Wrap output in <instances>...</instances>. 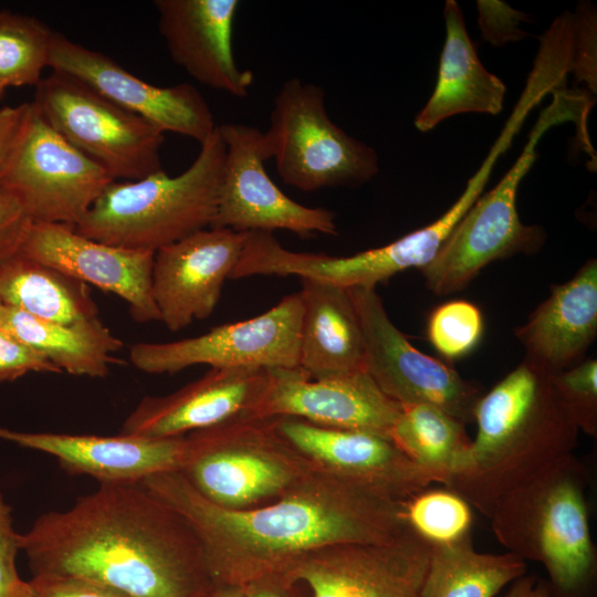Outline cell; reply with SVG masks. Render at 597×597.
Here are the masks:
<instances>
[{
    "label": "cell",
    "mask_w": 597,
    "mask_h": 597,
    "mask_svg": "<svg viewBox=\"0 0 597 597\" xmlns=\"http://www.w3.org/2000/svg\"><path fill=\"white\" fill-rule=\"evenodd\" d=\"M588 484L587 467L572 453L507 493L489 517L509 553L543 565L551 597H595Z\"/></svg>",
    "instance_id": "obj_4"
},
{
    "label": "cell",
    "mask_w": 597,
    "mask_h": 597,
    "mask_svg": "<svg viewBox=\"0 0 597 597\" xmlns=\"http://www.w3.org/2000/svg\"><path fill=\"white\" fill-rule=\"evenodd\" d=\"M362 327L365 370L400 406H434L473 422L481 389L453 368L413 347L389 318L375 289H347Z\"/></svg>",
    "instance_id": "obj_13"
},
{
    "label": "cell",
    "mask_w": 597,
    "mask_h": 597,
    "mask_svg": "<svg viewBox=\"0 0 597 597\" xmlns=\"http://www.w3.org/2000/svg\"><path fill=\"white\" fill-rule=\"evenodd\" d=\"M475 438L446 488L490 517L499 501L573 453L578 428L552 374L523 360L476 402Z\"/></svg>",
    "instance_id": "obj_3"
},
{
    "label": "cell",
    "mask_w": 597,
    "mask_h": 597,
    "mask_svg": "<svg viewBox=\"0 0 597 597\" xmlns=\"http://www.w3.org/2000/svg\"><path fill=\"white\" fill-rule=\"evenodd\" d=\"M243 588L247 597H284L283 591L287 589L270 583L254 584Z\"/></svg>",
    "instance_id": "obj_43"
},
{
    "label": "cell",
    "mask_w": 597,
    "mask_h": 597,
    "mask_svg": "<svg viewBox=\"0 0 597 597\" xmlns=\"http://www.w3.org/2000/svg\"><path fill=\"white\" fill-rule=\"evenodd\" d=\"M554 387L578 430L597 436V360L583 359L552 375Z\"/></svg>",
    "instance_id": "obj_34"
},
{
    "label": "cell",
    "mask_w": 597,
    "mask_h": 597,
    "mask_svg": "<svg viewBox=\"0 0 597 597\" xmlns=\"http://www.w3.org/2000/svg\"><path fill=\"white\" fill-rule=\"evenodd\" d=\"M390 439L442 485L462 465L472 440L463 422L426 404L402 405Z\"/></svg>",
    "instance_id": "obj_30"
},
{
    "label": "cell",
    "mask_w": 597,
    "mask_h": 597,
    "mask_svg": "<svg viewBox=\"0 0 597 597\" xmlns=\"http://www.w3.org/2000/svg\"><path fill=\"white\" fill-rule=\"evenodd\" d=\"M114 179L31 112L0 186L32 222L76 226Z\"/></svg>",
    "instance_id": "obj_11"
},
{
    "label": "cell",
    "mask_w": 597,
    "mask_h": 597,
    "mask_svg": "<svg viewBox=\"0 0 597 597\" xmlns=\"http://www.w3.org/2000/svg\"><path fill=\"white\" fill-rule=\"evenodd\" d=\"M597 334V261L588 260L515 329L525 360L554 375L583 360Z\"/></svg>",
    "instance_id": "obj_24"
},
{
    "label": "cell",
    "mask_w": 597,
    "mask_h": 597,
    "mask_svg": "<svg viewBox=\"0 0 597 597\" xmlns=\"http://www.w3.org/2000/svg\"><path fill=\"white\" fill-rule=\"evenodd\" d=\"M496 597H551V593L546 580L525 574L512 582L503 595Z\"/></svg>",
    "instance_id": "obj_42"
},
{
    "label": "cell",
    "mask_w": 597,
    "mask_h": 597,
    "mask_svg": "<svg viewBox=\"0 0 597 597\" xmlns=\"http://www.w3.org/2000/svg\"><path fill=\"white\" fill-rule=\"evenodd\" d=\"M513 140L502 130L486 158L458 200L436 221L383 247L349 256L296 252L284 248L276 238L264 239L255 250L253 269L258 275H296L344 289H375L395 274L410 268L423 269L438 254L442 244L480 197L492 168Z\"/></svg>",
    "instance_id": "obj_9"
},
{
    "label": "cell",
    "mask_w": 597,
    "mask_h": 597,
    "mask_svg": "<svg viewBox=\"0 0 597 597\" xmlns=\"http://www.w3.org/2000/svg\"><path fill=\"white\" fill-rule=\"evenodd\" d=\"M479 24L485 41L502 45L526 35L517 25L525 18L523 13L501 1H478Z\"/></svg>",
    "instance_id": "obj_39"
},
{
    "label": "cell",
    "mask_w": 597,
    "mask_h": 597,
    "mask_svg": "<svg viewBox=\"0 0 597 597\" xmlns=\"http://www.w3.org/2000/svg\"><path fill=\"white\" fill-rule=\"evenodd\" d=\"M18 597H126L94 582L57 574H34Z\"/></svg>",
    "instance_id": "obj_35"
},
{
    "label": "cell",
    "mask_w": 597,
    "mask_h": 597,
    "mask_svg": "<svg viewBox=\"0 0 597 597\" xmlns=\"http://www.w3.org/2000/svg\"><path fill=\"white\" fill-rule=\"evenodd\" d=\"M552 95V103L542 111L514 165L493 189L478 198L436 258L421 269L426 286L432 293L458 292L492 261L535 253L544 243V230L540 226H526L520 219L516 208L520 182L534 165L538 156L536 146L549 128L573 122L577 135L587 137L585 119L591 106L584 93L561 87Z\"/></svg>",
    "instance_id": "obj_6"
},
{
    "label": "cell",
    "mask_w": 597,
    "mask_h": 597,
    "mask_svg": "<svg viewBox=\"0 0 597 597\" xmlns=\"http://www.w3.org/2000/svg\"><path fill=\"white\" fill-rule=\"evenodd\" d=\"M443 18L446 40L437 84L415 118V126L420 132L431 130L458 114L496 115L503 108L506 93L504 83L481 63L457 1H446Z\"/></svg>",
    "instance_id": "obj_25"
},
{
    "label": "cell",
    "mask_w": 597,
    "mask_h": 597,
    "mask_svg": "<svg viewBox=\"0 0 597 597\" xmlns=\"http://www.w3.org/2000/svg\"><path fill=\"white\" fill-rule=\"evenodd\" d=\"M0 327L49 359L60 371L103 378L123 347L98 316L70 324L34 317L3 304Z\"/></svg>",
    "instance_id": "obj_27"
},
{
    "label": "cell",
    "mask_w": 597,
    "mask_h": 597,
    "mask_svg": "<svg viewBox=\"0 0 597 597\" xmlns=\"http://www.w3.org/2000/svg\"><path fill=\"white\" fill-rule=\"evenodd\" d=\"M400 412L401 406L386 396L365 369L313 379L297 366L268 369L266 385L247 416L294 417L390 439Z\"/></svg>",
    "instance_id": "obj_17"
},
{
    "label": "cell",
    "mask_w": 597,
    "mask_h": 597,
    "mask_svg": "<svg viewBox=\"0 0 597 597\" xmlns=\"http://www.w3.org/2000/svg\"><path fill=\"white\" fill-rule=\"evenodd\" d=\"M2 307H3V304H2V302L0 301V313H1Z\"/></svg>",
    "instance_id": "obj_46"
},
{
    "label": "cell",
    "mask_w": 597,
    "mask_h": 597,
    "mask_svg": "<svg viewBox=\"0 0 597 597\" xmlns=\"http://www.w3.org/2000/svg\"><path fill=\"white\" fill-rule=\"evenodd\" d=\"M53 31L42 21L10 11H0V83L34 85L49 64Z\"/></svg>",
    "instance_id": "obj_31"
},
{
    "label": "cell",
    "mask_w": 597,
    "mask_h": 597,
    "mask_svg": "<svg viewBox=\"0 0 597 597\" xmlns=\"http://www.w3.org/2000/svg\"><path fill=\"white\" fill-rule=\"evenodd\" d=\"M48 67L78 80L164 134L176 133L201 145L217 129L208 103L193 85L179 83L163 87L147 83L108 55L55 31L51 38Z\"/></svg>",
    "instance_id": "obj_15"
},
{
    "label": "cell",
    "mask_w": 597,
    "mask_h": 597,
    "mask_svg": "<svg viewBox=\"0 0 597 597\" xmlns=\"http://www.w3.org/2000/svg\"><path fill=\"white\" fill-rule=\"evenodd\" d=\"M268 380L263 368H211L166 396H146L125 419L122 434L180 437L247 416Z\"/></svg>",
    "instance_id": "obj_23"
},
{
    "label": "cell",
    "mask_w": 597,
    "mask_h": 597,
    "mask_svg": "<svg viewBox=\"0 0 597 597\" xmlns=\"http://www.w3.org/2000/svg\"><path fill=\"white\" fill-rule=\"evenodd\" d=\"M482 334V313L469 301L446 302L436 307L428 320V338L447 359L468 355L479 344Z\"/></svg>",
    "instance_id": "obj_33"
},
{
    "label": "cell",
    "mask_w": 597,
    "mask_h": 597,
    "mask_svg": "<svg viewBox=\"0 0 597 597\" xmlns=\"http://www.w3.org/2000/svg\"><path fill=\"white\" fill-rule=\"evenodd\" d=\"M22 534L13 527L12 509L0 492V597H18L24 583L17 570Z\"/></svg>",
    "instance_id": "obj_37"
},
{
    "label": "cell",
    "mask_w": 597,
    "mask_h": 597,
    "mask_svg": "<svg viewBox=\"0 0 597 597\" xmlns=\"http://www.w3.org/2000/svg\"><path fill=\"white\" fill-rule=\"evenodd\" d=\"M429 552L410 528L390 543L328 545L298 562L282 587L304 583L312 597H419Z\"/></svg>",
    "instance_id": "obj_16"
},
{
    "label": "cell",
    "mask_w": 597,
    "mask_h": 597,
    "mask_svg": "<svg viewBox=\"0 0 597 597\" xmlns=\"http://www.w3.org/2000/svg\"><path fill=\"white\" fill-rule=\"evenodd\" d=\"M73 279L123 298L138 323L159 321L151 294L155 252L111 245L63 223L31 222L19 250Z\"/></svg>",
    "instance_id": "obj_19"
},
{
    "label": "cell",
    "mask_w": 597,
    "mask_h": 597,
    "mask_svg": "<svg viewBox=\"0 0 597 597\" xmlns=\"http://www.w3.org/2000/svg\"><path fill=\"white\" fill-rule=\"evenodd\" d=\"M30 371L61 373L43 355L0 327V383L12 381Z\"/></svg>",
    "instance_id": "obj_38"
},
{
    "label": "cell",
    "mask_w": 597,
    "mask_h": 597,
    "mask_svg": "<svg viewBox=\"0 0 597 597\" xmlns=\"http://www.w3.org/2000/svg\"><path fill=\"white\" fill-rule=\"evenodd\" d=\"M245 237L247 232L210 227L155 252L151 294L159 321L169 331H180L213 313Z\"/></svg>",
    "instance_id": "obj_18"
},
{
    "label": "cell",
    "mask_w": 597,
    "mask_h": 597,
    "mask_svg": "<svg viewBox=\"0 0 597 597\" xmlns=\"http://www.w3.org/2000/svg\"><path fill=\"white\" fill-rule=\"evenodd\" d=\"M574 17V57L572 72L596 93V13L580 4Z\"/></svg>",
    "instance_id": "obj_36"
},
{
    "label": "cell",
    "mask_w": 597,
    "mask_h": 597,
    "mask_svg": "<svg viewBox=\"0 0 597 597\" xmlns=\"http://www.w3.org/2000/svg\"><path fill=\"white\" fill-rule=\"evenodd\" d=\"M31 222L19 201L0 186V264L19 252Z\"/></svg>",
    "instance_id": "obj_40"
},
{
    "label": "cell",
    "mask_w": 597,
    "mask_h": 597,
    "mask_svg": "<svg viewBox=\"0 0 597 597\" xmlns=\"http://www.w3.org/2000/svg\"><path fill=\"white\" fill-rule=\"evenodd\" d=\"M226 148L218 126L191 165L170 177L164 169L138 180L111 182L74 230L93 240L156 252L212 227Z\"/></svg>",
    "instance_id": "obj_5"
},
{
    "label": "cell",
    "mask_w": 597,
    "mask_h": 597,
    "mask_svg": "<svg viewBox=\"0 0 597 597\" xmlns=\"http://www.w3.org/2000/svg\"><path fill=\"white\" fill-rule=\"evenodd\" d=\"M0 438L53 455L70 474L90 475L101 484H134L187 463V436L153 438L24 432L0 427Z\"/></svg>",
    "instance_id": "obj_21"
},
{
    "label": "cell",
    "mask_w": 597,
    "mask_h": 597,
    "mask_svg": "<svg viewBox=\"0 0 597 597\" xmlns=\"http://www.w3.org/2000/svg\"><path fill=\"white\" fill-rule=\"evenodd\" d=\"M408 527L430 546L470 540L472 506L458 493L443 486L423 489L404 503Z\"/></svg>",
    "instance_id": "obj_32"
},
{
    "label": "cell",
    "mask_w": 597,
    "mask_h": 597,
    "mask_svg": "<svg viewBox=\"0 0 597 597\" xmlns=\"http://www.w3.org/2000/svg\"><path fill=\"white\" fill-rule=\"evenodd\" d=\"M6 87L0 83V98L3 95Z\"/></svg>",
    "instance_id": "obj_45"
},
{
    "label": "cell",
    "mask_w": 597,
    "mask_h": 597,
    "mask_svg": "<svg viewBox=\"0 0 597 597\" xmlns=\"http://www.w3.org/2000/svg\"><path fill=\"white\" fill-rule=\"evenodd\" d=\"M526 569V562L512 553L476 552L472 538L433 545L419 597H496Z\"/></svg>",
    "instance_id": "obj_29"
},
{
    "label": "cell",
    "mask_w": 597,
    "mask_h": 597,
    "mask_svg": "<svg viewBox=\"0 0 597 597\" xmlns=\"http://www.w3.org/2000/svg\"><path fill=\"white\" fill-rule=\"evenodd\" d=\"M302 315L297 292L255 317L216 326L196 337L136 343L129 358L147 374H174L198 364L210 368L297 367Z\"/></svg>",
    "instance_id": "obj_12"
},
{
    "label": "cell",
    "mask_w": 597,
    "mask_h": 597,
    "mask_svg": "<svg viewBox=\"0 0 597 597\" xmlns=\"http://www.w3.org/2000/svg\"><path fill=\"white\" fill-rule=\"evenodd\" d=\"M206 597H247V593L243 587L214 585Z\"/></svg>",
    "instance_id": "obj_44"
},
{
    "label": "cell",
    "mask_w": 597,
    "mask_h": 597,
    "mask_svg": "<svg viewBox=\"0 0 597 597\" xmlns=\"http://www.w3.org/2000/svg\"><path fill=\"white\" fill-rule=\"evenodd\" d=\"M298 367L313 379L365 369L358 315L347 289L301 279Z\"/></svg>",
    "instance_id": "obj_26"
},
{
    "label": "cell",
    "mask_w": 597,
    "mask_h": 597,
    "mask_svg": "<svg viewBox=\"0 0 597 597\" xmlns=\"http://www.w3.org/2000/svg\"><path fill=\"white\" fill-rule=\"evenodd\" d=\"M139 484L193 531L213 586H282L287 573L317 549L390 543L409 530L405 501L318 467L280 499L249 510L213 504L180 471Z\"/></svg>",
    "instance_id": "obj_1"
},
{
    "label": "cell",
    "mask_w": 597,
    "mask_h": 597,
    "mask_svg": "<svg viewBox=\"0 0 597 597\" xmlns=\"http://www.w3.org/2000/svg\"><path fill=\"white\" fill-rule=\"evenodd\" d=\"M158 30L175 64L200 84L248 96L254 75L237 64L233 24L238 0H155Z\"/></svg>",
    "instance_id": "obj_22"
},
{
    "label": "cell",
    "mask_w": 597,
    "mask_h": 597,
    "mask_svg": "<svg viewBox=\"0 0 597 597\" xmlns=\"http://www.w3.org/2000/svg\"><path fill=\"white\" fill-rule=\"evenodd\" d=\"M0 301L34 317L61 324L98 314L88 284L20 252L0 264Z\"/></svg>",
    "instance_id": "obj_28"
},
{
    "label": "cell",
    "mask_w": 597,
    "mask_h": 597,
    "mask_svg": "<svg viewBox=\"0 0 597 597\" xmlns=\"http://www.w3.org/2000/svg\"><path fill=\"white\" fill-rule=\"evenodd\" d=\"M32 574L69 575L126 597H206L213 584L193 531L139 483L101 484L22 534Z\"/></svg>",
    "instance_id": "obj_2"
},
{
    "label": "cell",
    "mask_w": 597,
    "mask_h": 597,
    "mask_svg": "<svg viewBox=\"0 0 597 597\" xmlns=\"http://www.w3.org/2000/svg\"><path fill=\"white\" fill-rule=\"evenodd\" d=\"M279 434L314 465L406 501L440 483L391 439L366 431L321 427L294 417H274Z\"/></svg>",
    "instance_id": "obj_20"
},
{
    "label": "cell",
    "mask_w": 597,
    "mask_h": 597,
    "mask_svg": "<svg viewBox=\"0 0 597 597\" xmlns=\"http://www.w3.org/2000/svg\"><path fill=\"white\" fill-rule=\"evenodd\" d=\"M218 129L226 155L212 227L237 232L286 230L305 238L338 234L332 210L294 201L270 178L262 130L240 123H224Z\"/></svg>",
    "instance_id": "obj_14"
},
{
    "label": "cell",
    "mask_w": 597,
    "mask_h": 597,
    "mask_svg": "<svg viewBox=\"0 0 597 597\" xmlns=\"http://www.w3.org/2000/svg\"><path fill=\"white\" fill-rule=\"evenodd\" d=\"M186 436L189 453L180 472L223 509L271 503L316 468L279 434L273 418L240 416Z\"/></svg>",
    "instance_id": "obj_7"
},
{
    "label": "cell",
    "mask_w": 597,
    "mask_h": 597,
    "mask_svg": "<svg viewBox=\"0 0 597 597\" xmlns=\"http://www.w3.org/2000/svg\"><path fill=\"white\" fill-rule=\"evenodd\" d=\"M35 87L32 103L49 125L114 180L163 170L164 133L143 117L60 72L52 71Z\"/></svg>",
    "instance_id": "obj_10"
},
{
    "label": "cell",
    "mask_w": 597,
    "mask_h": 597,
    "mask_svg": "<svg viewBox=\"0 0 597 597\" xmlns=\"http://www.w3.org/2000/svg\"><path fill=\"white\" fill-rule=\"evenodd\" d=\"M31 112V102L0 108V180L19 143Z\"/></svg>",
    "instance_id": "obj_41"
},
{
    "label": "cell",
    "mask_w": 597,
    "mask_h": 597,
    "mask_svg": "<svg viewBox=\"0 0 597 597\" xmlns=\"http://www.w3.org/2000/svg\"><path fill=\"white\" fill-rule=\"evenodd\" d=\"M263 134L280 178L303 192L358 187L379 171L376 150L331 119L323 87L295 76L276 92Z\"/></svg>",
    "instance_id": "obj_8"
}]
</instances>
